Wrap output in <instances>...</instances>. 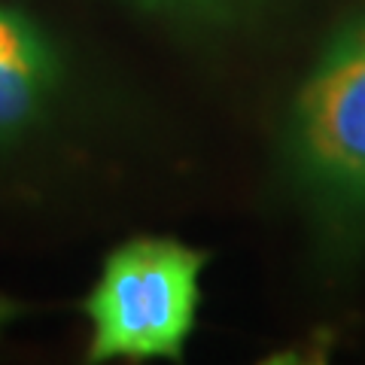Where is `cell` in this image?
Wrapping results in <instances>:
<instances>
[{
	"label": "cell",
	"mask_w": 365,
	"mask_h": 365,
	"mask_svg": "<svg viewBox=\"0 0 365 365\" xmlns=\"http://www.w3.org/2000/svg\"><path fill=\"white\" fill-rule=\"evenodd\" d=\"M204 253L170 237H134L107 256L83 311L88 359H177L195 329Z\"/></svg>",
	"instance_id": "obj_1"
},
{
	"label": "cell",
	"mask_w": 365,
	"mask_h": 365,
	"mask_svg": "<svg viewBox=\"0 0 365 365\" xmlns=\"http://www.w3.org/2000/svg\"><path fill=\"white\" fill-rule=\"evenodd\" d=\"M292 150L304 182L335 210H365V19L326 46L295 101Z\"/></svg>",
	"instance_id": "obj_2"
},
{
	"label": "cell",
	"mask_w": 365,
	"mask_h": 365,
	"mask_svg": "<svg viewBox=\"0 0 365 365\" xmlns=\"http://www.w3.org/2000/svg\"><path fill=\"white\" fill-rule=\"evenodd\" d=\"M52 83L49 46L28 19L0 6V134L19 128Z\"/></svg>",
	"instance_id": "obj_3"
},
{
	"label": "cell",
	"mask_w": 365,
	"mask_h": 365,
	"mask_svg": "<svg viewBox=\"0 0 365 365\" xmlns=\"http://www.w3.org/2000/svg\"><path fill=\"white\" fill-rule=\"evenodd\" d=\"M150 6L158 9H170V13H192V16H204V13H228L235 6H244L247 0H143Z\"/></svg>",
	"instance_id": "obj_4"
}]
</instances>
